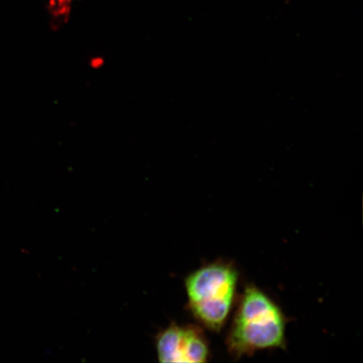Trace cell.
<instances>
[{
    "label": "cell",
    "instance_id": "6da1fadb",
    "mask_svg": "<svg viewBox=\"0 0 363 363\" xmlns=\"http://www.w3.org/2000/svg\"><path fill=\"white\" fill-rule=\"evenodd\" d=\"M286 325L278 303L257 286L247 285L227 334V349L238 359L258 351L285 348Z\"/></svg>",
    "mask_w": 363,
    "mask_h": 363
},
{
    "label": "cell",
    "instance_id": "7a4b0ae2",
    "mask_svg": "<svg viewBox=\"0 0 363 363\" xmlns=\"http://www.w3.org/2000/svg\"><path fill=\"white\" fill-rule=\"evenodd\" d=\"M239 274L223 261L204 265L186 277L188 308L204 328L219 333L226 324L237 298Z\"/></svg>",
    "mask_w": 363,
    "mask_h": 363
},
{
    "label": "cell",
    "instance_id": "3957f363",
    "mask_svg": "<svg viewBox=\"0 0 363 363\" xmlns=\"http://www.w3.org/2000/svg\"><path fill=\"white\" fill-rule=\"evenodd\" d=\"M156 349L161 362H206L210 345L201 326L172 323L156 337Z\"/></svg>",
    "mask_w": 363,
    "mask_h": 363
},
{
    "label": "cell",
    "instance_id": "277c9868",
    "mask_svg": "<svg viewBox=\"0 0 363 363\" xmlns=\"http://www.w3.org/2000/svg\"><path fill=\"white\" fill-rule=\"evenodd\" d=\"M79 0H48L49 26L53 30H61L70 21Z\"/></svg>",
    "mask_w": 363,
    "mask_h": 363
},
{
    "label": "cell",
    "instance_id": "5b68a950",
    "mask_svg": "<svg viewBox=\"0 0 363 363\" xmlns=\"http://www.w3.org/2000/svg\"><path fill=\"white\" fill-rule=\"evenodd\" d=\"M89 67L94 70H99L106 65V59L102 56H93L89 59Z\"/></svg>",
    "mask_w": 363,
    "mask_h": 363
}]
</instances>
